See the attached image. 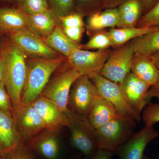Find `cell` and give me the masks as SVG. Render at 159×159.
Masks as SVG:
<instances>
[{"label":"cell","mask_w":159,"mask_h":159,"mask_svg":"<svg viewBox=\"0 0 159 159\" xmlns=\"http://www.w3.org/2000/svg\"><path fill=\"white\" fill-rule=\"evenodd\" d=\"M119 117L113 106L100 96L95 101L87 116L89 121L95 129Z\"/></svg>","instance_id":"19"},{"label":"cell","mask_w":159,"mask_h":159,"mask_svg":"<svg viewBox=\"0 0 159 159\" xmlns=\"http://www.w3.org/2000/svg\"><path fill=\"white\" fill-rule=\"evenodd\" d=\"M157 68L159 70V52L150 56Z\"/></svg>","instance_id":"40"},{"label":"cell","mask_w":159,"mask_h":159,"mask_svg":"<svg viewBox=\"0 0 159 159\" xmlns=\"http://www.w3.org/2000/svg\"><path fill=\"white\" fill-rule=\"evenodd\" d=\"M28 15L19 8H0V34H9L27 29Z\"/></svg>","instance_id":"16"},{"label":"cell","mask_w":159,"mask_h":159,"mask_svg":"<svg viewBox=\"0 0 159 159\" xmlns=\"http://www.w3.org/2000/svg\"><path fill=\"white\" fill-rule=\"evenodd\" d=\"M137 122L119 117L95 129L98 149L116 152L133 134Z\"/></svg>","instance_id":"3"},{"label":"cell","mask_w":159,"mask_h":159,"mask_svg":"<svg viewBox=\"0 0 159 159\" xmlns=\"http://www.w3.org/2000/svg\"><path fill=\"white\" fill-rule=\"evenodd\" d=\"M0 159H5V153L1 150L0 148Z\"/></svg>","instance_id":"42"},{"label":"cell","mask_w":159,"mask_h":159,"mask_svg":"<svg viewBox=\"0 0 159 159\" xmlns=\"http://www.w3.org/2000/svg\"><path fill=\"white\" fill-rule=\"evenodd\" d=\"M142 159H151L150 158H149V157H147L146 156L144 155V157H143V158Z\"/></svg>","instance_id":"43"},{"label":"cell","mask_w":159,"mask_h":159,"mask_svg":"<svg viewBox=\"0 0 159 159\" xmlns=\"http://www.w3.org/2000/svg\"><path fill=\"white\" fill-rule=\"evenodd\" d=\"M91 79L100 96L113 106L119 116L131 119L137 122L142 120V115L132 108L126 101L119 84L114 82L100 74Z\"/></svg>","instance_id":"6"},{"label":"cell","mask_w":159,"mask_h":159,"mask_svg":"<svg viewBox=\"0 0 159 159\" xmlns=\"http://www.w3.org/2000/svg\"><path fill=\"white\" fill-rule=\"evenodd\" d=\"M53 77H51L41 95L55 104L63 112L68 110V103L70 91L77 78L81 76L75 69L69 66L66 62Z\"/></svg>","instance_id":"4"},{"label":"cell","mask_w":159,"mask_h":159,"mask_svg":"<svg viewBox=\"0 0 159 159\" xmlns=\"http://www.w3.org/2000/svg\"><path fill=\"white\" fill-rule=\"evenodd\" d=\"M67 37L74 42L78 43L82 38L85 28H62Z\"/></svg>","instance_id":"34"},{"label":"cell","mask_w":159,"mask_h":159,"mask_svg":"<svg viewBox=\"0 0 159 159\" xmlns=\"http://www.w3.org/2000/svg\"><path fill=\"white\" fill-rule=\"evenodd\" d=\"M148 97L149 100L152 98H156L159 102V74L156 83L152 86L149 89Z\"/></svg>","instance_id":"36"},{"label":"cell","mask_w":159,"mask_h":159,"mask_svg":"<svg viewBox=\"0 0 159 159\" xmlns=\"http://www.w3.org/2000/svg\"><path fill=\"white\" fill-rule=\"evenodd\" d=\"M119 23L118 9L111 8L100 12H96L89 18L87 29L97 31L106 28H115Z\"/></svg>","instance_id":"24"},{"label":"cell","mask_w":159,"mask_h":159,"mask_svg":"<svg viewBox=\"0 0 159 159\" xmlns=\"http://www.w3.org/2000/svg\"><path fill=\"white\" fill-rule=\"evenodd\" d=\"M159 1V0H142L143 7L147 12L152 9Z\"/></svg>","instance_id":"38"},{"label":"cell","mask_w":159,"mask_h":159,"mask_svg":"<svg viewBox=\"0 0 159 159\" xmlns=\"http://www.w3.org/2000/svg\"><path fill=\"white\" fill-rule=\"evenodd\" d=\"M6 68L1 55H0V84L5 86Z\"/></svg>","instance_id":"37"},{"label":"cell","mask_w":159,"mask_h":159,"mask_svg":"<svg viewBox=\"0 0 159 159\" xmlns=\"http://www.w3.org/2000/svg\"><path fill=\"white\" fill-rule=\"evenodd\" d=\"M134 54L130 42L121 46L111 53L99 74L120 84L131 72Z\"/></svg>","instance_id":"10"},{"label":"cell","mask_w":159,"mask_h":159,"mask_svg":"<svg viewBox=\"0 0 159 159\" xmlns=\"http://www.w3.org/2000/svg\"><path fill=\"white\" fill-rule=\"evenodd\" d=\"M127 0H104L105 6L107 7H113L117 5H121Z\"/></svg>","instance_id":"39"},{"label":"cell","mask_w":159,"mask_h":159,"mask_svg":"<svg viewBox=\"0 0 159 159\" xmlns=\"http://www.w3.org/2000/svg\"><path fill=\"white\" fill-rule=\"evenodd\" d=\"M70 131L72 146L85 155H89L98 149L95 138V129L87 116L68 110L65 112Z\"/></svg>","instance_id":"5"},{"label":"cell","mask_w":159,"mask_h":159,"mask_svg":"<svg viewBox=\"0 0 159 159\" xmlns=\"http://www.w3.org/2000/svg\"><path fill=\"white\" fill-rule=\"evenodd\" d=\"M112 46V41L109 32L102 31L97 32L86 43L81 46L85 50H104Z\"/></svg>","instance_id":"26"},{"label":"cell","mask_w":159,"mask_h":159,"mask_svg":"<svg viewBox=\"0 0 159 159\" xmlns=\"http://www.w3.org/2000/svg\"><path fill=\"white\" fill-rule=\"evenodd\" d=\"M112 157L113 152L98 149L90 159H112Z\"/></svg>","instance_id":"35"},{"label":"cell","mask_w":159,"mask_h":159,"mask_svg":"<svg viewBox=\"0 0 159 159\" xmlns=\"http://www.w3.org/2000/svg\"><path fill=\"white\" fill-rule=\"evenodd\" d=\"M8 35L26 56L32 58H54L62 56L51 48L43 38L29 28Z\"/></svg>","instance_id":"9"},{"label":"cell","mask_w":159,"mask_h":159,"mask_svg":"<svg viewBox=\"0 0 159 159\" xmlns=\"http://www.w3.org/2000/svg\"><path fill=\"white\" fill-rule=\"evenodd\" d=\"M0 55L6 68L5 88L14 111L21 104V95L27 75L26 56L10 39L1 46Z\"/></svg>","instance_id":"1"},{"label":"cell","mask_w":159,"mask_h":159,"mask_svg":"<svg viewBox=\"0 0 159 159\" xmlns=\"http://www.w3.org/2000/svg\"><path fill=\"white\" fill-rule=\"evenodd\" d=\"M56 133L43 131L26 143L31 149L37 152L47 159H56L59 146Z\"/></svg>","instance_id":"17"},{"label":"cell","mask_w":159,"mask_h":159,"mask_svg":"<svg viewBox=\"0 0 159 159\" xmlns=\"http://www.w3.org/2000/svg\"><path fill=\"white\" fill-rule=\"evenodd\" d=\"M50 9L57 19L73 12L74 0H48Z\"/></svg>","instance_id":"28"},{"label":"cell","mask_w":159,"mask_h":159,"mask_svg":"<svg viewBox=\"0 0 159 159\" xmlns=\"http://www.w3.org/2000/svg\"><path fill=\"white\" fill-rule=\"evenodd\" d=\"M66 60L67 57L61 56L54 58H33L27 62L21 104H31L39 97L53 74Z\"/></svg>","instance_id":"2"},{"label":"cell","mask_w":159,"mask_h":159,"mask_svg":"<svg viewBox=\"0 0 159 159\" xmlns=\"http://www.w3.org/2000/svg\"><path fill=\"white\" fill-rule=\"evenodd\" d=\"M46 44L61 55L67 57L75 50L81 48V46L67 37L62 27L57 25L54 31L43 38Z\"/></svg>","instance_id":"20"},{"label":"cell","mask_w":159,"mask_h":159,"mask_svg":"<svg viewBox=\"0 0 159 159\" xmlns=\"http://www.w3.org/2000/svg\"><path fill=\"white\" fill-rule=\"evenodd\" d=\"M111 53L107 49L96 51L78 49L67 57L66 62L81 76H86L92 79L100 74Z\"/></svg>","instance_id":"7"},{"label":"cell","mask_w":159,"mask_h":159,"mask_svg":"<svg viewBox=\"0 0 159 159\" xmlns=\"http://www.w3.org/2000/svg\"><path fill=\"white\" fill-rule=\"evenodd\" d=\"M77 1L81 6H86L90 5L97 0H77Z\"/></svg>","instance_id":"41"},{"label":"cell","mask_w":159,"mask_h":159,"mask_svg":"<svg viewBox=\"0 0 159 159\" xmlns=\"http://www.w3.org/2000/svg\"><path fill=\"white\" fill-rule=\"evenodd\" d=\"M142 119L145 125L153 126L159 122V102L149 103L142 113Z\"/></svg>","instance_id":"30"},{"label":"cell","mask_w":159,"mask_h":159,"mask_svg":"<svg viewBox=\"0 0 159 159\" xmlns=\"http://www.w3.org/2000/svg\"><path fill=\"white\" fill-rule=\"evenodd\" d=\"M31 148L22 142L5 153V159H34Z\"/></svg>","instance_id":"29"},{"label":"cell","mask_w":159,"mask_h":159,"mask_svg":"<svg viewBox=\"0 0 159 159\" xmlns=\"http://www.w3.org/2000/svg\"><path fill=\"white\" fill-rule=\"evenodd\" d=\"M31 104L42 119L45 130L57 133L62 127L67 126L65 113L48 99L40 95Z\"/></svg>","instance_id":"14"},{"label":"cell","mask_w":159,"mask_h":159,"mask_svg":"<svg viewBox=\"0 0 159 159\" xmlns=\"http://www.w3.org/2000/svg\"><path fill=\"white\" fill-rule=\"evenodd\" d=\"M62 28H84L82 16L77 13H72L58 18Z\"/></svg>","instance_id":"32"},{"label":"cell","mask_w":159,"mask_h":159,"mask_svg":"<svg viewBox=\"0 0 159 159\" xmlns=\"http://www.w3.org/2000/svg\"><path fill=\"white\" fill-rule=\"evenodd\" d=\"M6 88L0 84V108L13 115V109Z\"/></svg>","instance_id":"33"},{"label":"cell","mask_w":159,"mask_h":159,"mask_svg":"<svg viewBox=\"0 0 159 159\" xmlns=\"http://www.w3.org/2000/svg\"></svg>","instance_id":"45"},{"label":"cell","mask_w":159,"mask_h":159,"mask_svg":"<svg viewBox=\"0 0 159 159\" xmlns=\"http://www.w3.org/2000/svg\"><path fill=\"white\" fill-rule=\"evenodd\" d=\"M143 7L142 0H127L118 8L119 28L134 27L138 20Z\"/></svg>","instance_id":"23"},{"label":"cell","mask_w":159,"mask_h":159,"mask_svg":"<svg viewBox=\"0 0 159 159\" xmlns=\"http://www.w3.org/2000/svg\"><path fill=\"white\" fill-rule=\"evenodd\" d=\"M159 137V133L153 126L145 125L134 134L116 152L120 159H142L147 145Z\"/></svg>","instance_id":"12"},{"label":"cell","mask_w":159,"mask_h":159,"mask_svg":"<svg viewBox=\"0 0 159 159\" xmlns=\"http://www.w3.org/2000/svg\"><path fill=\"white\" fill-rule=\"evenodd\" d=\"M123 95L131 107L141 115L149 103L151 86L130 72L120 84Z\"/></svg>","instance_id":"13"},{"label":"cell","mask_w":159,"mask_h":159,"mask_svg":"<svg viewBox=\"0 0 159 159\" xmlns=\"http://www.w3.org/2000/svg\"><path fill=\"white\" fill-rule=\"evenodd\" d=\"M12 1H14V0H12ZM16 1H17L18 2H19V1H20V0H16Z\"/></svg>","instance_id":"44"},{"label":"cell","mask_w":159,"mask_h":159,"mask_svg":"<svg viewBox=\"0 0 159 159\" xmlns=\"http://www.w3.org/2000/svg\"><path fill=\"white\" fill-rule=\"evenodd\" d=\"M154 27L112 28L109 31L111 39L112 46L115 48L121 47L130 40L147 34L152 30Z\"/></svg>","instance_id":"25"},{"label":"cell","mask_w":159,"mask_h":159,"mask_svg":"<svg viewBox=\"0 0 159 159\" xmlns=\"http://www.w3.org/2000/svg\"><path fill=\"white\" fill-rule=\"evenodd\" d=\"M28 15V27L44 38L49 35L57 26V18L51 9L30 15Z\"/></svg>","instance_id":"21"},{"label":"cell","mask_w":159,"mask_h":159,"mask_svg":"<svg viewBox=\"0 0 159 159\" xmlns=\"http://www.w3.org/2000/svg\"><path fill=\"white\" fill-rule=\"evenodd\" d=\"M134 53L150 57L159 52V26L130 42Z\"/></svg>","instance_id":"22"},{"label":"cell","mask_w":159,"mask_h":159,"mask_svg":"<svg viewBox=\"0 0 159 159\" xmlns=\"http://www.w3.org/2000/svg\"><path fill=\"white\" fill-rule=\"evenodd\" d=\"M12 114L0 108V148L4 153L22 142Z\"/></svg>","instance_id":"15"},{"label":"cell","mask_w":159,"mask_h":159,"mask_svg":"<svg viewBox=\"0 0 159 159\" xmlns=\"http://www.w3.org/2000/svg\"><path fill=\"white\" fill-rule=\"evenodd\" d=\"M18 133L22 142L27 143L45 130L42 119L32 104H21L13 111Z\"/></svg>","instance_id":"11"},{"label":"cell","mask_w":159,"mask_h":159,"mask_svg":"<svg viewBox=\"0 0 159 159\" xmlns=\"http://www.w3.org/2000/svg\"><path fill=\"white\" fill-rule=\"evenodd\" d=\"M19 8L25 13L32 15L50 9L48 0H20Z\"/></svg>","instance_id":"27"},{"label":"cell","mask_w":159,"mask_h":159,"mask_svg":"<svg viewBox=\"0 0 159 159\" xmlns=\"http://www.w3.org/2000/svg\"><path fill=\"white\" fill-rule=\"evenodd\" d=\"M99 96V92L92 80L86 76H80L71 87L68 108L87 116Z\"/></svg>","instance_id":"8"},{"label":"cell","mask_w":159,"mask_h":159,"mask_svg":"<svg viewBox=\"0 0 159 159\" xmlns=\"http://www.w3.org/2000/svg\"><path fill=\"white\" fill-rule=\"evenodd\" d=\"M131 72L151 87L157 82L159 70L150 57L134 53L132 61Z\"/></svg>","instance_id":"18"},{"label":"cell","mask_w":159,"mask_h":159,"mask_svg":"<svg viewBox=\"0 0 159 159\" xmlns=\"http://www.w3.org/2000/svg\"><path fill=\"white\" fill-rule=\"evenodd\" d=\"M157 26H159V1L138 22V28H150Z\"/></svg>","instance_id":"31"}]
</instances>
